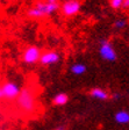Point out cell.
<instances>
[{"label":"cell","instance_id":"cell-6","mask_svg":"<svg viewBox=\"0 0 129 130\" xmlns=\"http://www.w3.org/2000/svg\"><path fill=\"white\" fill-rule=\"evenodd\" d=\"M41 55L42 54L40 52L38 48H36L34 45H30L23 51L22 59H23V62L26 64H35L37 60H40Z\"/></svg>","mask_w":129,"mask_h":130},{"label":"cell","instance_id":"cell-11","mask_svg":"<svg viewBox=\"0 0 129 130\" xmlns=\"http://www.w3.org/2000/svg\"><path fill=\"white\" fill-rule=\"evenodd\" d=\"M67 101H69V96H67L65 93H59V94H57L56 96L54 98L52 102L56 106H63V105H65Z\"/></svg>","mask_w":129,"mask_h":130},{"label":"cell","instance_id":"cell-8","mask_svg":"<svg viewBox=\"0 0 129 130\" xmlns=\"http://www.w3.org/2000/svg\"><path fill=\"white\" fill-rule=\"evenodd\" d=\"M90 94L92 95L95 99H99V100H107L108 99V93L106 92L105 89L102 88H93L91 89Z\"/></svg>","mask_w":129,"mask_h":130},{"label":"cell","instance_id":"cell-14","mask_svg":"<svg viewBox=\"0 0 129 130\" xmlns=\"http://www.w3.org/2000/svg\"><path fill=\"white\" fill-rule=\"evenodd\" d=\"M123 8H126V9H128V8H129V0H124Z\"/></svg>","mask_w":129,"mask_h":130},{"label":"cell","instance_id":"cell-5","mask_svg":"<svg viewBox=\"0 0 129 130\" xmlns=\"http://www.w3.org/2000/svg\"><path fill=\"white\" fill-rule=\"evenodd\" d=\"M81 4L79 0H65L61 6V11L65 16H73L80 11Z\"/></svg>","mask_w":129,"mask_h":130},{"label":"cell","instance_id":"cell-13","mask_svg":"<svg viewBox=\"0 0 129 130\" xmlns=\"http://www.w3.org/2000/svg\"><path fill=\"white\" fill-rule=\"evenodd\" d=\"M110 7L114 8V9H119V8L123 7L124 0H110Z\"/></svg>","mask_w":129,"mask_h":130},{"label":"cell","instance_id":"cell-2","mask_svg":"<svg viewBox=\"0 0 129 130\" xmlns=\"http://www.w3.org/2000/svg\"><path fill=\"white\" fill-rule=\"evenodd\" d=\"M16 105L24 113H33L35 110V95L30 88L21 89L16 98Z\"/></svg>","mask_w":129,"mask_h":130},{"label":"cell","instance_id":"cell-9","mask_svg":"<svg viewBox=\"0 0 129 130\" xmlns=\"http://www.w3.org/2000/svg\"><path fill=\"white\" fill-rule=\"evenodd\" d=\"M115 121L120 124H126V123H129V113L124 110L118 111L115 114Z\"/></svg>","mask_w":129,"mask_h":130},{"label":"cell","instance_id":"cell-12","mask_svg":"<svg viewBox=\"0 0 129 130\" xmlns=\"http://www.w3.org/2000/svg\"><path fill=\"white\" fill-rule=\"evenodd\" d=\"M127 23L128 22H127L126 19H118L114 22V28H116V29H123V28H126Z\"/></svg>","mask_w":129,"mask_h":130},{"label":"cell","instance_id":"cell-1","mask_svg":"<svg viewBox=\"0 0 129 130\" xmlns=\"http://www.w3.org/2000/svg\"><path fill=\"white\" fill-rule=\"evenodd\" d=\"M59 8L58 3L56 4H50V3H37L33 6L32 8H29L27 12V15L32 19H40L43 16L51 15L52 13L57 11Z\"/></svg>","mask_w":129,"mask_h":130},{"label":"cell","instance_id":"cell-4","mask_svg":"<svg viewBox=\"0 0 129 130\" xmlns=\"http://www.w3.org/2000/svg\"><path fill=\"white\" fill-rule=\"evenodd\" d=\"M21 89L13 81H6L0 89V96L4 100H14L19 96Z\"/></svg>","mask_w":129,"mask_h":130},{"label":"cell","instance_id":"cell-7","mask_svg":"<svg viewBox=\"0 0 129 130\" xmlns=\"http://www.w3.org/2000/svg\"><path fill=\"white\" fill-rule=\"evenodd\" d=\"M59 54L56 51H46L41 55L40 62L42 65H50V64H56L59 60Z\"/></svg>","mask_w":129,"mask_h":130},{"label":"cell","instance_id":"cell-15","mask_svg":"<svg viewBox=\"0 0 129 130\" xmlns=\"http://www.w3.org/2000/svg\"><path fill=\"white\" fill-rule=\"evenodd\" d=\"M47 3H50V4H56V3H58V0H47Z\"/></svg>","mask_w":129,"mask_h":130},{"label":"cell","instance_id":"cell-16","mask_svg":"<svg viewBox=\"0 0 129 130\" xmlns=\"http://www.w3.org/2000/svg\"><path fill=\"white\" fill-rule=\"evenodd\" d=\"M112 98H113L114 100H118L119 98H120V95H119V94H113V96H112Z\"/></svg>","mask_w":129,"mask_h":130},{"label":"cell","instance_id":"cell-17","mask_svg":"<svg viewBox=\"0 0 129 130\" xmlns=\"http://www.w3.org/2000/svg\"><path fill=\"white\" fill-rule=\"evenodd\" d=\"M56 130H65V129H64V127H58Z\"/></svg>","mask_w":129,"mask_h":130},{"label":"cell","instance_id":"cell-10","mask_svg":"<svg viewBox=\"0 0 129 130\" xmlns=\"http://www.w3.org/2000/svg\"><path fill=\"white\" fill-rule=\"evenodd\" d=\"M71 72L73 74H76V76H81V74H84L86 72V66L84 64H81V63H76V64H73L71 66Z\"/></svg>","mask_w":129,"mask_h":130},{"label":"cell","instance_id":"cell-3","mask_svg":"<svg viewBox=\"0 0 129 130\" xmlns=\"http://www.w3.org/2000/svg\"><path fill=\"white\" fill-rule=\"evenodd\" d=\"M99 55L102 59L107 60V62H114L118 58V55H116V51L113 48V44L106 38L100 40Z\"/></svg>","mask_w":129,"mask_h":130}]
</instances>
